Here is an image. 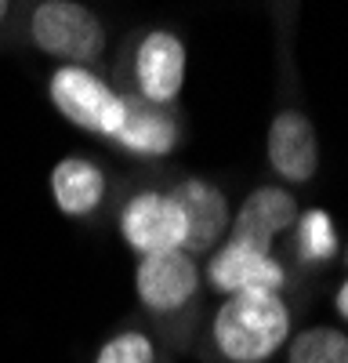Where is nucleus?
I'll return each instance as SVG.
<instances>
[{"mask_svg":"<svg viewBox=\"0 0 348 363\" xmlns=\"http://www.w3.org/2000/svg\"><path fill=\"white\" fill-rule=\"evenodd\" d=\"M290 335V313L276 291L232 294L214 316V342L232 363H265Z\"/></svg>","mask_w":348,"mask_h":363,"instance_id":"1","label":"nucleus"},{"mask_svg":"<svg viewBox=\"0 0 348 363\" xmlns=\"http://www.w3.org/2000/svg\"><path fill=\"white\" fill-rule=\"evenodd\" d=\"M29 33H33V44L44 55L58 58L62 66L87 69L105 51V26L91 8L76 4V0H44V4H37Z\"/></svg>","mask_w":348,"mask_h":363,"instance_id":"2","label":"nucleus"},{"mask_svg":"<svg viewBox=\"0 0 348 363\" xmlns=\"http://www.w3.org/2000/svg\"><path fill=\"white\" fill-rule=\"evenodd\" d=\"M47 95H51V106L80 131L116 138V131L124 128V99L112 95L109 84L95 77L91 69H80V66L54 69Z\"/></svg>","mask_w":348,"mask_h":363,"instance_id":"3","label":"nucleus"},{"mask_svg":"<svg viewBox=\"0 0 348 363\" xmlns=\"http://www.w3.org/2000/svg\"><path fill=\"white\" fill-rule=\"evenodd\" d=\"M124 240L141 255H163V251H185V215L170 193H138L127 200L120 215Z\"/></svg>","mask_w":348,"mask_h":363,"instance_id":"4","label":"nucleus"},{"mask_svg":"<svg viewBox=\"0 0 348 363\" xmlns=\"http://www.w3.org/2000/svg\"><path fill=\"white\" fill-rule=\"evenodd\" d=\"M138 298L145 309L153 313H174L196 294L199 287V269L192 255L185 251H163L149 255L138 262V277H134Z\"/></svg>","mask_w":348,"mask_h":363,"instance_id":"5","label":"nucleus"},{"mask_svg":"<svg viewBox=\"0 0 348 363\" xmlns=\"http://www.w3.org/2000/svg\"><path fill=\"white\" fill-rule=\"evenodd\" d=\"M134 77L145 102L163 106L170 99H178L185 84V44L174 33H167V29L145 33L134 55Z\"/></svg>","mask_w":348,"mask_h":363,"instance_id":"6","label":"nucleus"},{"mask_svg":"<svg viewBox=\"0 0 348 363\" xmlns=\"http://www.w3.org/2000/svg\"><path fill=\"white\" fill-rule=\"evenodd\" d=\"M294 222H298L294 196H290L286 189H276V186H261L236 211L228 244H240V247L257 251V255H272V240L283 229H290Z\"/></svg>","mask_w":348,"mask_h":363,"instance_id":"7","label":"nucleus"},{"mask_svg":"<svg viewBox=\"0 0 348 363\" xmlns=\"http://www.w3.org/2000/svg\"><path fill=\"white\" fill-rule=\"evenodd\" d=\"M170 200L185 215V255H207L228 229V200L211 182L189 178L170 189Z\"/></svg>","mask_w":348,"mask_h":363,"instance_id":"8","label":"nucleus"},{"mask_svg":"<svg viewBox=\"0 0 348 363\" xmlns=\"http://www.w3.org/2000/svg\"><path fill=\"white\" fill-rule=\"evenodd\" d=\"M269 164L276 167L279 178L286 182H312L319 167V142L312 120L298 109H283L276 113L272 128H269Z\"/></svg>","mask_w":348,"mask_h":363,"instance_id":"9","label":"nucleus"},{"mask_svg":"<svg viewBox=\"0 0 348 363\" xmlns=\"http://www.w3.org/2000/svg\"><path fill=\"white\" fill-rule=\"evenodd\" d=\"M207 272H211V284L218 291H225L228 298L247 294V291H276L279 294V287L286 280L283 265L272 255H257V251H247L240 244H225L211 258Z\"/></svg>","mask_w":348,"mask_h":363,"instance_id":"10","label":"nucleus"},{"mask_svg":"<svg viewBox=\"0 0 348 363\" xmlns=\"http://www.w3.org/2000/svg\"><path fill=\"white\" fill-rule=\"evenodd\" d=\"M51 196L62 215L83 218L98 211V203L105 200V174L87 157H66L51 171Z\"/></svg>","mask_w":348,"mask_h":363,"instance_id":"11","label":"nucleus"},{"mask_svg":"<svg viewBox=\"0 0 348 363\" xmlns=\"http://www.w3.org/2000/svg\"><path fill=\"white\" fill-rule=\"evenodd\" d=\"M116 142L138 157H167L178 142V128L160 106L145 99H124V128L116 131Z\"/></svg>","mask_w":348,"mask_h":363,"instance_id":"12","label":"nucleus"},{"mask_svg":"<svg viewBox=\"0 0 348 363\" xmlns=\"http://www.w3.org/2000/svg\"><path fill=\"white\" fill-rule=\"evenodd\" d=\"M286 363H348V335L337 327H308L290 342Z\"/></svg>","mask_w":348,"mask_h":363,"instance_id":"13","label":"nucleus"},{"mask_svg":"<svg viewBox=\"0 0 348 363\" xmlns=\"http://www.w3.org/2000/svg\"><path fill=\"white\" fill-rule=\"evenodd\" d=\"M153 359H156V349H153L149 335H141V330H124V335H116L102 345L95 363H153Z\"/></svg>","mask_w":348,"mask_h":363,"instance_id":"14","label":"nucleus"},{"mask_svg":"<svg viewBox=\"0 0 348 363\" xmlns=\"http://www.w3.org/2000/svg\"><path fill=\"white\" fill-rule=\"evenodd\" d=\"M334 244L337 240H334L327 211H308V215L301 218V251H305V258H330Z\"/></svg>","mask_w":348,"mask_h":363,"instance_id":"15","label":"nucleus"},{"mask_svg":"<svg viewBox=\"0 0 348 363\" xmlns=\"http://www.w3.org/2000/svg\"><path fill=\"white\" fill-rule=\"evenodd\" d=\"M334 306H337V313L348 320V280L341 284V291H337V301H334Z\"/></svg>","mask_w":348,"mask_h":363,"instance_id":"16","label":"nucleus"},{"mask_svg":"<svg viewBox=\"0 0 348 363\" xmlns=\"http://www.w3.org/2000/svg\"><path fill=\"white\" fill-rule=\"evenodd\" d=\"M4 15H8V4H4V0H0V22H4Z\"/></svg>","mask_w":348,"mask_h":363,"instance_id":"17","label":"nucleus"}]
</instances>
